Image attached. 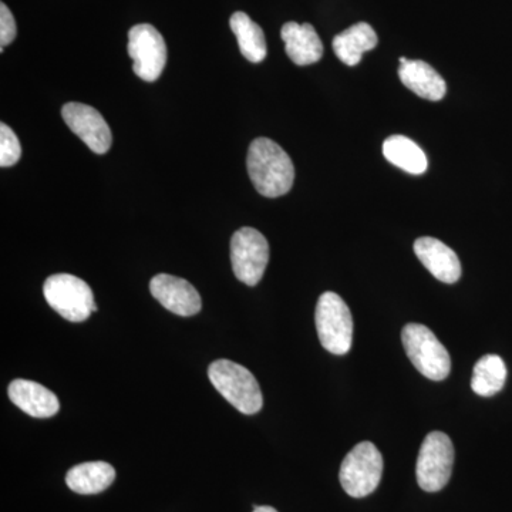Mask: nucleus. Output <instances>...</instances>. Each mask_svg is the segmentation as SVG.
<instances>
[{
  "instance_id": "nucleus-7",
  "label": "nucleus",
  "mask_w": 512,
  "mask_h": 512,
  "mask_svg": "<svg viewBox=\"0 0 512 512\" xmlns=\"http://www.w3.org/2000/svg\"><path fill=\"white\" fill-rule=\"evenodd\" d=\"M454 446L441 431L429 433L421 444L416 477L421 490L437 493L446 487L453 473Z\"/></svg>"
},
{
  "instance_id": "nucleus-23",
  "label": "nucleus",
  "mask_w": 512,
  "mask_h": 512,
  "mask_svg": "<svg viewBox=\"0 0 512 512\" xmlns=\"http://www.w3.org/2000/svg\"><path fill=\"white\" fill-rule=\"evenodd\" d=\"M254 512H278L275 508L268 507V505H264V507H255Z\"/></svg>"
},
{
  "instance_id": "nucleus-19",
  "label": "nucleus",
  "mask_w": 512,
  "mask_h": 512,
  "mask_svg": "<svg viewBox=\"0 0 512 512\" xmlns=\"http://www.w3.org/2000/svg\"><path fill=\"white\" fill-rule=\"evenodd\" d=\"M232 32L237 36L239 50L242 56L251 63H261L265 59L268 49L261 26L256 25L247 13L237 12L229 19Z\"/></svg>"
},
{
  "instance_id": "nucleus-13",
  "label": "nucleus",
  "mask_w": 512,
  "mask_h": 512,
  "mask_svg": "<svg viewBox=\"0 0 512 512\" xmlns=\"http://www.w3.org/2000/svg\"><path fill=\"white\" fill-rule=\"evenodd\" d=\"M8 394L15 406L36 419H49L60 409L56 394L32 380H13L9 384Z\"/></svg>"
},
{
  "instance_id": "nucleus-15",
  "label": "nucleus",
  "mask_w": 512,
  "mask_h": 512,
  "mask_svg": "<svg viewBox=\"0 0 512 512\" xmlns=\"http://www.w3.org/2000/svg\"><path fill=\"white\" fill-rule=\"evenodd\" d=\"M399 77L407 89L423 99L440 101L446 96V82L429 63L407 59L400 64Z\"/></svg>"
},
{
  "instance_id": "nucleus-8",
  "label": "nucleus",
  "mask_w": 512,
  "mask_h": 512,
  "mask_svg": "<svg viewBox=\"0 0 512 512\" xmlns=\"http://www.w3.org/2000/svg\"><path fill=\"white\" fill-rule=\"evenodd\" d=\"M269 262V244L261 232L244 227L231 239L232 271L238 281L248 286L261 282Z\"/></svg>"
},
{
  "instance_id": "nucleus-18",
  "label": "nucleus",
  "mask_w": 512,
  "mask_h": 512,
  "mask_svg": "<svg viewBox=\"0 0 512 512\" xmlns=\"http://www.w3.org/2000/svg\"><path fill=\"white\" fill-rule=\"evenodd\" d=\"M383 154L389 163L413 175L426 173L429 165L426 153L413 140L399 134L384 141Z\"/></svg>"
},
{
  "instance_id": "nucleus-1",
  "label": "nucleus",
  "mask_w": 512,
  "mask_h": 512,
  "mask_svg": "<svg viewBox=\"0 0 512 512\" xmlns=\"http://www.w3.org/2000/svg\"><path fill=\"white\" fill-rule=\"evenodd\" d=\"M247 167L252 184L264 197H282L291 191L295 181V167L291 157L275 141L265 137L252 141Z\"/></svg>"
},
{
  "instance_id": "nucleus-17",
  "label": "nucleus",
  "mask_w": 512,
  "mask_h": 512,
  "mask_svg": "<svg viewBox=\"0 0 512 512\" xmlns=\"http://www.w3.org/2000/svg\"><path fill=\"white\" fill-rule=\"evenodd\" d=\"M116 478L113 466L104 461H92L70 468L66 476V484L77 494H99L107 490Z\"/></svg>"
},
{
  "instance_id": "nucleus-20",
  "label": "nucleus",
  "mask_w": 512,
  "mask_h": 512,
  "mask_svg": "<svg viewBox=\"0 0 512 512\" xmlns=\"http://www.w3.org/2000/svg\"><path fill=\"white\" fill-rule=\"evenodd\" d=\"M507 380V367L497 355H487L478 360L473 370L471 389L478 396L491 397L503 389Z\"/></svg>"
},
{
  "instance_id": "nucleus-9",
  "label": "nucleus",
  "mask_w": 512,
  "mask_h": 512,
  "mask_svg": "<svg viewBox=\"0 0 512 512\" xmlns=\"http://www.w3.org/2000/svg\"><path fill=\"white\" fill-rule=\"evenodd\" d=\"M128 55L133 59V70L144 82H156L167 64V45L154 26H134L128 32Z\"/></svg>"
},
{
  "instance_id": "nucleus-21",
  "label": "nucleus",
  "mask_w": 512,
  "mask_h": 512,
  "mask_svg": "<svg viewBox=\"0 0 512 512\" xmlns=\"http://www.w3.org/2000/svg\"><path fill=\"white\" fill-rule=\"evenodd\" d=\"M22 147L18 136L5 123L0 124V167H12L19 163Z\"/></svg>"
},
{
  "instance_id": "nucleus-2",
  "label": "nucleus",
  "mask_w": 512,
  "mask_h": 512,
  "mask_svg": "<svg viewBox=\"0 0 512 512\" xmlns=\"http://www.w3.org/2000/svg\"><path fill=\"white\" fill-rule=\"evenodd\" d=\"M208 377L215 389L238 412L255 414L264 406L261 387L247 367L231 360H215L208 369Z\"/></svg>"
},
{
  "instance_id": "nucleus-10",
  "label": "nucleus",
  "mask_w": 512,
  "mask_h": 512,
  "mask_svg": "<svg viewBox=\"0 0 512 512\" xmlns=\"http://www.w3.org/2000/svg\"><path fill=\"white\" fill-rule=\"evenodd\" d=\"M63 120L70 130L86 144L93 153L106 154L110 150L113 137L109 124L103 116L82 103H67L62 109Z\"/></svg>"
},
{
  "instance_id": "nucleus-14",
  "label": "nucleus",
  "mask_w": 512,
  "mask_h": 512,
  "mask_svg": "<svg viewBox=\"0 0 512 512\" xmlns=\"http://www.w3.org/2000/svg\"><path fill=\"white\" fill-rule=\"evenodd\" d=\"M281 37L285 43L286 55L296 66H309L322 59V40L309 23H285Z\"/></svg>"
},
{
  "instance_id": "nucleus-6",
  "label": "nucleus",
  "mask_w": 512,
  "mask_h": 512,
  "mask_svg": "<svg viewBox=\"0 0 512 512\" xmlns=\"http://www.w3.org/2000/svg\"><path fill=\"white\" fill-rule=\"evenodd\" d=\"M383 476V456L375 444L363 441L357 444L340 467V484L353 498L375 493Z\"/></svg>"
},
{
  "instance_id": "nucleus-4",
  "label": "nucleus",
  "mask_w": 512,
  "mask_h": 512,
  "mask_svg": "<svg viewBox=\"0 0 512 512\" xmlns=\"http://www.w3.org/2000/svg\"><path fill=\"white\" fill-rule=\"evenodd\" d=\"M43 295L50 308L69 322H84L97 311L92 288L74 275L49 276L43 285Z\"/></svg>"
},
{
  "instance_id": "nucleus-22",
  "label": "nucleus",
  "mask_w": 512,
  "mask_h": 512,
  "mask_svg": "<svg viewBox=\"0 0 512 512\" xmlns=\"http://www.w3.org/2000/svg\"><path fill=\"white\" fill-rule=\"evenodd\" d=\"M16 35H18V29H16L15 18L8 6L2 3L0 5V52H3L5 47L16 39Z\"/></svg>"
},
{
  "instance_id": "nucleus-11",
  "label": "nucleus",
  "mask_w": 512,
  "mask_h": 512,
  "mask_svg": "<svg viewBox=\"0 0 512 512\" xmlns=\"http://www.w3.org/2000/svg\"><path fill=\"white\" fill-rule=\"evenodd\" d=\"M150 291L167 311L175 315L188 318L201 312L200 293L183 278L167 274L154 276L150 282Z\"/></svg>"
},
{
  "instance_id": "nucleus-5",
  "label": "nucleus",
  "mask_w": 512,
  "mask_h": 512,
  "mask_svg": "<svg viewBox=\"0 0 512 512\" xmlns=\"http://www.w3.org/2000/svg\"><path fill=\"white\" fill-rule=\"evenodd\" d=\"M315 320L323 348L333 355H346L352 348L353 319L349 306L338 293L320 295Z\"/></svg>"
},
{
  "instance_id": "nucleus-12",
  "label": "nucleus",
  "mask_w": 512,
  "mask_h": 512,
  "mask_svg": "<svg viewBox=\"0 0 512 512\" xmlns=\"http://www.w3.org/2000/svg\"><path fill=\"white\" fill-rule=\"evenodd\" d=\"M414 252L434 278L444 284H456L461 276L460 259L440 239L423 237L414 242Z\"/></svg>"
},
{
  "instance_id": "nucleus-16",
  "label": "nucleus",
  "mask_w": 512,
  "mask_h": 512,
  "mask_svg": "<svg viewBox=\"0 0 512 512\" xmlns=\"http://www.w3.org/2000/svg\"><path fill=\"white\" fill-rule=\"evenodd\" d=\"M377 46V35L375 29L369 23L360 22L339 33L333 39V50L340 62L346 66H356L360 63L363 55Z\"/></svg>"
},
{
  "instance_id": "nucleus-3",
  "label": "nucleus",
  "mask_w": 512,
  "mask_h": 512,
  "mask_svg": "<svg viewBox=\"0 0 512 512\" xmlns=\"http://www.w3.org/2000/svg\"><path fill=\"white\" fill-rule=\"evenodd\" d=\"M402 340L410 362L421 375L434 382H440L450 375V355L427 326L409 323L404 326Z\"/></svg>"
}]
</instances>
